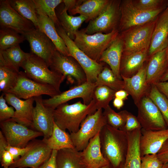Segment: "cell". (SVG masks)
<instances>
[{
  "mask_svg": "<svg viewBox=\"0 0 168 168\" xmlns=\"http://www.w3.org/2000/svg\"><path fill=\"white\" fill-rule=\"evenodd\" d=\"M101 152L115 167L119 168L125 160L128 147L127 133L108 124L100 132Z\"/></svg>",
  "mask_w": 168,
  "mask_h": 168,
  "instance_id": "1",
  "label": "cell"
},
{
  "mask_svg": "<svg viewBox=\"0 0 168 168\" xmlns=\"http://www.w3.org/2000/svg\"><path fill=\"white\" fill-rule=\"evenodd\" d=\"M97 110L94 101L92 100L88 105L80 101L72 104L67 103L58 106L53 111L54 121L61 129L75 133L79 130L82 122L88 115Z\"/></svg>",
  "mask_w": 168,
  "mask_h": 168,
  "instance_id": "2",
  "label": "cell"
},
{
  "mask_svg": "<svg viewBox=\"0 0 168 168\" xmlns=\"http://www.w3.org/2000/svg\"><path fill=\"white\" fill-rule=\"evenodd\" d=\"M118 30L108 34L96 33L88 35L84 29L77 30L73 40L81 50L92 60L99 62L103 52L119 34Z\"/></svg>",
  "mask_w": 168,
  "mask_h": 168,
  "instance_id": "3",
  "label": "cell"
},
{
  "mask_svg": "<svg viewBox=\"0 0 168 168\" xmlns=\"http://www.w3.org/2000/svg\"><path fill=\"white\" fill-rule=\"evenodd\" d=\"M167 5L152 10H145L136 7L132 1H121L119 32L122 33L131 28L154 21L166 9Z\"/></svg>",
  "mask_w": 168,
  "mask_h": 168,
  "instance_id": "4",
  "label": "cell"
},
{
  "mask_svg": "<svg viewBox=\"0 0 168 168\" xmlns=\"http://www.w3.org/2000/svg\"><path fill=\"white\" fill-rule=\"evenodd\" d=\"M26 75L37 82L51 85L59 91L66 77L51 70L42 59L31 53L21 67Z\"/></svg>",
  "mask_w": 168,
  "mask_h": 168,
  "instance_id": "5",
  "label": "cell"
},
{
  "mask_svg": "<svg viewBox=\"0 0 168 168\" xmlns=\"http://www.w3.org/2000/svg\"><path fill=\"white\" fill-rule=\"evenodd\" d=\"M156 22L153 21L122 32L121 35L124 43L122 54L128 55L148 50Z\"/></svg>",
  "mask_w": 168,
  "mask_h": 168,
  "instance_id": "6",
  "label": "cell"
},
{
  "mask_svg": "<svg viewBox=\"0 0 168 168\" xmlns=\"http://www.w3.org/2000/svg\"><path fill=\"white\" fill-rule=\"evenodd\" d=\"M106 124L102 109L97 110L94 113L87 116L81 123L78 131L70 133L75 149L79 152L83 151L90 140Z\"/></svg>",
  "mask_w": 168,
  "mask_h": 168,
  "instance_id": "7",
  "label": "cell"
},
{
  "mask_svg": "<svg viewBox=\"0 0 168 168\" xmlns=\"http://www.w3.org/2000/svg\"><path fill=\"white\" fill-rule=\"evenodd\" d=\"M118 0H110L102 12L95 19L89 21L86 27L84 29L88 35L96 33L108 34L118 30L121 12L120 4Z\"/></svg>",
  "mask_w": 168,
  "mask_h": 168,
  "instance_id": "8",
  "label": "cell"
},
{
  "mask_svg": "<svg viewBox=\"0 0 168 168\" xmlns=\"http://www.w3.org/2000/svg\"><path fill=\"white\" fill-rule=\"evenodd\" d=\"M55 26L58 34L64 41L70 56L77 61L84 70L87 82L95 83L98 76L104 68L102 62L92 60L79 49L60 25H55Z\"/></svg>",
  "mask_w": 168,
  "mask_h": 168,
  "instance_id": "9",
  "label": "cell"
},
{
  "mask_svg": "<svg viewBox=\"0 0 168 168\" xmlns=\"http://www.w3.org/2000/svg\"><path fill=\"white\" fill-rule=\"evenodd\" d=\"M7 93L12 94L20 99L26 100L42 95L53 97L61 92L51 85L34 81L28 77L24 72L20 71L16 86Z\"/></svg>",
  "mask_w": 168,
  "mask_h": 168,
  "instance_id": "10",
  "label": "cell"
},
{
  "mask_svg": "<svg viewBox=\"0 0 168 168\" xmlns=\"http://www.w3.org/2000/svg\"><path fill=\"white\" fill-rule=\"evenodd\" d=\"M49 67L64 76L71 83L75 81L79 85L87 82L85 73L77 61L71 56L63 55L57 50L52 56Z\"/></svg>",
  "mask_w": 168,
  "mask_h": 168,
  "instance_id": "11",
  "label": "cell"
},
{
  "mask_svg": "<svg viewBox=\"0 0 168 168\" xmlns=\"http://www.w3.org/2000/svg\"><path fill=\"white\" fill-rule=\"evenodd\" d=\"M0 127L8 145L12 147H25L31 141L43 136L42 132L30 128L11 119L0 122Z\"/></svg>",
  "mask_w": 168,
  "mask_h": 168,
  "instance_id": "12",
  "label": "cell"
},
{
  "mask_svg": "<svg viewBox=\"0 0 168 168\" xmlns=\"http://www.w3.org/2000/svg\"><path fill=\"white\" fill-rule=\"evenodd\" d=\"M135 105L138 110L137 117L142 128L157 130L168 128L161 112L147 95Z\"/></svg>",
  "mask_w": 168,
  "mask_h": 168,
  "instance_id": "13",
  "label": "cell"
},
{
  "mask_svg": "<svg viewBox=\"0 0 168 168\" xmlns=\"http://www.w3.org/2000/svg\"><path fill=\"white\" fill-rule=\"evenodd\" d=\"M96 86L95 83L86 82L82 84L73 86L54 97L43 99V102L45 106L53 110L59 105L77 98H81L83 103L87 105L92 100L93 92Z\"/></svg>",
  "mask_w": 168,
  "mask_h": 168,
  "instance_id": "14",
  "label": "cell"
},
{
  "mask_svg": "<svg viewBox=\"0 0 168 168\" xmlns=\"http://www.w3.org/2000/svg\"><path fill=\"white\" fill-rule=\"evenodd\" d=\"M52 151L43 140L35 139L30 148L9 168H38L49 160Z\"/></svg>",
  "mask_w": 168,
  "mask_h": 168,
  "instance_id": "15",
  "label": "cell"
},
{
  "mask_svg": "<svg viewBox=\"0 0 168 168\" xmlns=\"http://www.w3.org/2000/svg\"><path fill=\"white\" fill-rule=\"evenodd\" d=\"M0 28H8L24 35L35 28L33 23L23 18L10 6L8 0H0Z\"/></svg>",
  "mask_w": 168,
  "mask_h": 168,
  "instance_id": "16",
  "label": "cell"
},
{
  "mask_svg": "<svg viewBox=\"0 0 168 168\" xmlns=\"http://www.w3.org/2000/svg\"><path fill=\"white\" fill-rule=\"evenodd\" d=\"M23 35L29 43L31 53L42 59L49 67L52 56L57 50L52 40L44 33L35 28Z\"/></svg>",
  "mask_w": 168,
  "mask_h": 168,
  "instance_id": "17",
  "label": "cell"
},
{
  "mask_svg": "<svg viewBox=\"0 0 168 168\" xmlns=\"http://www.w3.org/2000/svg\"><path fill=\"white\" fill-rule=\"evenodd\" d=\"M35 105L33 114V129L42 132L43 139L51 135L53 128L54 119L53 110L45 106L41 96L34 97Z\"/></svg>",
  "mask_w": 168,
  "mask_h": 168,
  "instance_id": "18",
  "label": "cell"
},
{
  "mask_svg": "<svg viewBox=\"0 0 168 168\" xmlns=\"http://www.w3.org/2000/svg\"><path fill=\"white\" fill-rule=\"evenodd\" d=\"M7 102L15 109V114L11 119L18 124L33 129V114L34 97L23 100L10 93H4Z\"/></svg>",
  "mask_w": 168,
  "mask_h": 168,
  "instance_id": "19",
  "label": "cell"
},
{
  "mask_svg": "<svg viewBox=\"0 0 168 168\" xmlns=\"http://www.w3.org/2000/svg\"><path fill=\"white\" fill-rule=\"evenodd\" d=\"M139 147L141 157L157 154L168 139V128L160 130L141 129Z\"/></svg>",
  "mask_w": 168,
  "mask_h": 168,
  "instance_id": "20",
  "label": "cell"
},
{
  "mask_svg": "<svg viewBox=\"0 0 168 168\" xmlns=\"http://www.w3.org/2000/svg\"><path fill=\"white\" fill-rule=\"evenodd\" d=\"M168 41V3L157 18L153 30L148 54L152 56L167 47Z\"/></svg>",
  "mask_w": 168,
  "mask_h": 168,
  "instance_id": "21",
  "label": "cell"
},
{
  "mask_svg": "<svg viewBox=\"0 0 168 168\" xmlns=\"http://www.w3.org/2000/svg\"><path fill=\"white\" fill-rule=\"evenodd\" d=\"M100 132L90 140L86 147L81 151V160L85 168H101L110 163L101 152Z\"/></svg>",
  "mask_w": 168,
  "mask_h": 168,
  "instance_id": "22",
  "label": "cell"
},
{
  "mask_svg": "<svg viewBox=\"0 0 168 168\" xmlns=\"http://www.w3.org/2000/svg\"><path fill=\"white\" fill-rule=\"evenodd\" d=\"M147 65L144 63L137 73L132 77H121L124 83V90L131 96L135 105L147 94L151 86L147 83Z\"/></svg>",
  "mask_w": 168,
  "mask_h": 168,
  "instance_id": "23",
  "label": "cell"
},
{
  "mask_svg": "<svg viewBox=\"0 0 168 168\" xmlns=\"http://www.w3.org/2000/svg\"><path fill=\"white\" fill-rule=\"evenodd\" d=\"M168 68L166 48L151 56L146 66L147 84L151 86L160 82L161 78Z\"/></svg>",
  "mask_w": 168,
  "mask_h": 168,
  "instance_id": "24",
  "label": "cell"
},
{
  "mask_svg": "<svg viewBox=\"0 0 168 168\" xmlns=\"http://www.w3.org/2000/svg\"><path fill=\"white\" fill-rule=\"evenodd\" d=\"M123 48V40L119 33L103 52L99 60L100 62L108 64L114 74L120 80H122L120 67Z\"/></svg>",
  "mask_w": 168,
  "mask_h": 168,
  "instance_id": "25",
  "label": "cell"
},
{
  "mask_svg": "<svg viewBox=\"0 0 168 168\" xmlns=\"http://www.w3.org/2000/svg\"><path fill=\"white\" fill-rule=\"evenodd\" d=\"M38 29L44 33L52 40L57 50L65 56H70L68 50L62 38L58 34L54 21L47 15L38 14Z\"/></svg>",
  "mask_w": 168,
  "mask_h": 168,
  "instance_id": "26",
  "label": "cell"
},
{
  "mask_svg": "<svg viewBox=\"0 0 168 168\" xmlns=\"http://www.w3.org/2000/svg\"><path fill=\"white\" fill-rule=\"evenodd\" d=\"M148 50L122 55L120 67L121 76L130 78L135 75L147 59Z\"/></svg>",
  "mask_w": 168,
  "mask_h": 168,
  "instance_id": "27",
  "label": "cell"
},
{
  "mask_svg": "<svg viewBox=\"0 0 168 168\" xmlns=\"http://www.w3.org/2000/svg\"><path fill=\"white\" fill-rule=\"evenodd\" d=\"M109 0H84L82 3L68 11L70 15L77 14L86 17V22L93 20L98 16L107 6Z\"/></svg>",
  "mask_w": 168,
  "mask_h": 168,
  "instance_id": "28",
  "label": "cell"
},
{
  "mask_svg": "<svg viewBox=\"0 0 168 168\" xmlns=\"http://www.w3.org/2000/svg\"><path fill=\"white\" fill-rule=\"evenodd\" d=\"M30 53H26L18 44L3 50H0V63L3 64L16 71L19 72L25 61Z\"/></svg>",
  "mask_w": 168,
  "mask_h": 168,
  "instance_id": "29",
  "label": "cell"
},
{
  "mask_svg": "<svg viewBox=\"0 0 168 168\" xmlns=\"http://www.w3.org/2000/svg\"><path fill=\"white\" fill-rule=\"evenodd\" d=\"M67 11L63 7L56 13L59 25L68 36L74 40L76 33L87 18L82 15L74 16L68 15Z\"/></svg>",
  "mask_w": 168,
  "mask_h": 168,
  "instance_id": "30",
  "label": "cell"
},
{
  "mask_svg": "<svg viewBox=\"0 0 168 168\" xmlns=\"http://www.w3.org/2000/svg\"><path fill=\"white\" fill-rule=\"evenodd\" d=\"M42 140L52 150L75 149L70 134L59 128L54 121L51 135L48 139Z\"/></svg>",
  "mask_w": 168,
  "mask_h": 168,
  "instance_id": "31",
  "label": "cell"
},
{
  "mask_svg": "<svg viewBox=\"0 0 168 168\" xmlns=\"http://www.w3.org/2000/svg\"><path fill=\"white\" fill-rule=\"evenodd\" d=\"M81 151L75 149L66 148L57 151V168H85L81 156Z\"/></svg>",
  "mask_w": 168,
  "mask_h": 168,
  "instance_id": "32",
  "label": "cell"
},
{
  "mask_svg": "<svg viewBox=\"0 0 168 168\" xmlns=\"http://www.w3.org/2000/svg\"><path fill=\"white\" fill-rule=\"evenodd\" d=\"M11 7L23 18L30 21L38 29V14L33 0H8Z\"/></svg>",
  "mask_w": 168,
  "mask_h": 168,
  "instance_id": "33",
  "label": "cell"
},
{
  "mask_svg": "<svg viewBox=\"0 0 168 168\" xmlns=\"http://www.w3.org/2000/svg\"><path fill=\"white\" fill-rule=\"evenodd\" d=\"M95 83L96 86H105L116 91L124 89L123 80L119 79L110 68L106 66L99 74Z\"/></svg>",
  "mask_w": 168,
  "mask_h": 168,
  "instance_id": "34",
  "label": "cell"
},
{
  "mask_svg": "<svg viewBox=\"0 0 168 168\" xmlns=\"http://www.w3.org/2000/svg\"><path fill=\"white\" fill-rule=\"evenodd\" d=\"M19 72L0 63V91L2 93H7L16 86Z\"/></svg>",
  "mask_w": 168,
  "mask_h": 168,
  "instance_id": "35",
  "label": "cell"
},
{
  "mask_svg": "<svg viewBox=\"0 0 168 168\" xmlns=\"http://www.w3.org/2000/svg\"><path fill=\"white\" fill-rule=\"evenodd\" d=\"M24 36L12 29L0 28V50H5L23 42Z\"/></svg>",
  "mask_w": 168,
  "mask_h": 168,
  "instance_id": "36",
  "label": "cell"
},
{
  "mask_svg": "<svg viewBox=\"0 0 168 168\" xmlns=\"http://www.w3.org/2000/svg\"><path fill=\"white\" fill-rule=\"evenodd\" d=\"M116 91L105 86H97L93 92L92 100L96 103L97 110L106 108L110 101L114 98Z\"/></svg>",
  "mask_w": 168,
  "mask_h": 168,
  "instance_id": "37",
  "label": "cell"
},
{
  "mask_svg": "<svg viewBox=\"0 0 168 168\" xmlns=\"http://www.w3.org/2000/svg\"><path fill=\"white\" fill-rule=\"evenodd\" d=\"M37 13L48 16L55 25H59L55 12V9L62 3L63 0H33Z\"/></svg>",
  "mask_w": 168,
  "mask_h": 168,
  "instance_id": "38",
  "label": "cell"
},
{
  "mask_svg": "<svg viewBox=\"0 0 168 168\" xmlns=\"http://www.w3.org/2000/svg\"><path fill=\"white\" fill-rule=\"evenodd\" d=\"M147 95L159 110L168 128V99L154 85H151Z\"/></svg>",
  "mask_w": 168,
  "mask_h": 168,
  "instance_id": "39",
  "label": "cell"
},
{
  "mask_svg": "<svg viewBox=\"0 0 168 168\" xmlns=\"http://www.w3.org/2000/svg\"><path fill=\"white\" fill-rule=\"evenodd\" d=\"M104 110L103 114L107 124L117 129H119L123 127L125 121L118 113L116 112L110 105Z\"/></svg>",
  "mask_w": 168,
  "mask_h": 168,
  "instance_id": "40",
  "label": "cell"
},
{
  "mask_svg": "<svg viewBox=\"0 0 168 168\" xmlns=\"http://www.w3.org/2000/svg\"><path fill=\"white\" fill-rule=\"evenodd\" d=\"M118 113L125 121L124 125L120 130L127 133L142 128L137 117L131 113L126 110H123Z\"/></svg>",
  "mask_w": 168,
  "mask_h": 168,
  "instance_id": "41",
  "label": "cell"
},
{
  "mask_svg": "<svg viewBox=\"0 0 168 168\" xmlns=\"http://www.w3.org/2000/svg\"><path fill=\"white\" fill-rule=\"evenodd\" d=\"M8 145L7 141L1 131H0V161L4 168H9L14 161L10 152L6 149Z\"/></svg>",
  "mask_w": 168,
  "mask_h": 168,
  "instance_id": "42",
  "label": "cell"
},
{
  "mask_svg": "<svg viewBox=\"0 0 168 168\" xmlns=\"http://www.w3.org/2000/svg\"><path fill=\"white\" fill-rule=\"evenodd\" d=\"M167 163L161 161L157 154H147L141 157V168H164Z\"/></svg>",
  "mask_w": 168,
  "mask_h": 168,
  "instance_id": "43",
  "label": "cell"
},
{
  "mask_svg": "<svg viewBox=\"0 0 168 168\" xmlns=\"http://www.w3.org/2000/svg\"><path fill=\"white\" fill-rule=\"evenodd\" d=\"M133 2L138 9L145 10H151L168 5V1L161 0H139Z\"/></svg>",
  "mask_w": 168,
  "mask_h": 168,
  "instance_id": "44",
  "label": "cell"
},
{
  "mask_svg": "<svg viewBox=\"0 0 168 168\" xmlns=\"http://www.w3.org/2000/svg\"><path fill=\"white\" fill-rule=\"evenodd\" d=\"M4 94L2 93L0 97V122L12 119L14 117L15 110L12 106H8L4 98Z\"/></svg>",
  "mask_w": 168,
  "mask_h": 168,
  "instance_id": "45",
  "label": "cell"
},
{
  "mask_svg": "<svg viewBox=\"0 0 168 168\" xmlns=\"http://www.w3.org/2000/svg\"><path fill=\"white\" fill-rule=\"evenodd\" d=\"M35 139L30 141L25 147L23 148L12 147L8 144L6 149L11 154L15 161L23 156L30 148L35 142Z\"/></svg>",
  "mask_w": 168,
  "mask_h": 168,
  "instance_id": "46",
  "label": "cell"
},
{
  "mask_svg": "<svg viewBox=\"0 0 168 168\" xmlns=\"http://www.w3.org/2000/svg\"><path fill=\"white\" fill-rule=\"evenodd\" d=\"M157 155L164 163H168V139L165 142Z\"/></svg>",
  "mask_w": 168,
  "mask_h": 168,
  "instance_id": "47",
  "label": "cell"
},
{
  "mask_svg": "<svg viewBox=\"0 0 168 168\" xmlns=\"http://www.w3.org/2000/svg\"><path fill=\"white\" fill-rule=\"evenodd\" d=\"M57 151L52 150L49 160L38 168H57L56 159Z\"/></svg>",
  "mask_w": 168,
  "mask_h": 168,
  "instance_id": "48",
  "label": "cell"
},
{
  "mask_svg": "<svg viewBox=\"0 0 168 168\" xmlns=\"http://www.w3.org/2000/svg\"><path fill=\"white\" fill-rule=\"evenodd\" d=\"M83 0H63L64 8L68 11L81 4Z\"/></svg>",
  "mask_w": 168,
  "mask_h": 168,
  "instance_id": "49",
  "label": "cell"
},
{
  "mask_svg": "<svg viewBox=\"0 0 168 168\" xmlns=\"http://www.w3.org/2000/svg\"><path fill=\"white\" fill-rule=\"evenodd\" d=\"M154 85L160 92L168 99V81L159 82Z\"/></svg>",
  "mask_w": 168,
  "mask_h": 168,
  "instance_id": "50",
  "label": "cell"
},
{
  "mask_svg": "<svg viewBox=\"0 0 168 168\" xmlns=\"http://www.w3.org/2000/svg\"><path fill=\"white\" fill-rule=\"evenodd\" d=\"M129 95V94L126 90L122 89L115 92L114 98H117L124 100L128 99Z\"/></svg>",
  "mask_w": 168,
  "mask_h": 168,
  "instance_id": "51",
  "label": "cell"
},
{
  "mask_svg": "<svg viewBox=\"0 0 168 168\" xmlns=\"http://www.w3.org/2000/svg\"><path fill=\"white\" fill-rule=\"evenodd\" d=\"M124 100L120 99L115 97L113 102V105L118 110L120 109L124 106Z\"/></svg>",
  "mask_w": 168,
  "mask_h": 168,
  "instance_id": "52",
  "label": "cell"
},
{
  "mask_svg": "<svg viewBox=\"0 0 168 168\" xmlns=\"http://www.w3.org/2000/svg\"><path fill=\"white\" fill-rule=\"evenodd\" d=\"M168 81V68L161 78L160 82H166Z\"/></svg>",
  "mask_w": 168,
  "mask_h": 168,
  "instance_id": "53",
  "label": "cell"
},
{
  "mask_svg": "<svg viewBox=\"0 0 168 168\" xmlns=\"http://www.w3.org/2000/svg\"><path fill=\"white\" fill-rule=\"evenodd\" d=\"M101 168H116L114 166L110 163L107 165Z\"/></svg>",
  "mask_w": 168,
  "mask_h": 168,
  "instance_id": "54",
  "label": "cell"
},
{
  "mask_svg": "<svg viewBox=\"0 0 168 168\" xmlns=\"http://www.w3.org/2000/svg\"><path fill=\"white\" fill-rule=\"evenodd\" d=\"M167 58H168V41L167 46Z\"/></svg>",
  "mask_w": 168,
  "mask_h": 168,
  "instance_id": "55",
  "label": "cell"
},
{
  "mask_svg": "<svg viewBox=\"0 0 168 168\" xmlns=\"http://www.w3.org/2000/svg\"><path fill=\"white\" fill-rule=\"evenodd\" d=\"M18 168H27V167H18Z\"/></svg>",
  "mask_w": 168,
  "mask_h": 168,
  "instance_id": "56",
  "label": "cell"
},
{
  "mask_svg": "<svg viewBox=\"0 0 168 168\" xmlns=\"http://www.w3.org/2000/svg\"><path fill=\"white\" fill-rule=\"evenodd\" d=\"M166 168H168V163H167V165Z\"/></svg>",
  "mask_w": 168,
  "mask_h": 168,
  "instance_id": "57",
  "label": "cell"
},
{
  "mask_svg": "<svg viewBox=\"0 0 168 168\" xmlns=\"http://www.w3.org/2000/svg\"><path fill=\"white\" fill-rule=\"evenodd\" d=\"M167 164L166 165V166H164V168H166V166H167Z\"/></svg>",
  "mask_w": 168,
  "mask_h": 168,
  "instance_id": "58",
  "label": "cell"
}]
</instances>
